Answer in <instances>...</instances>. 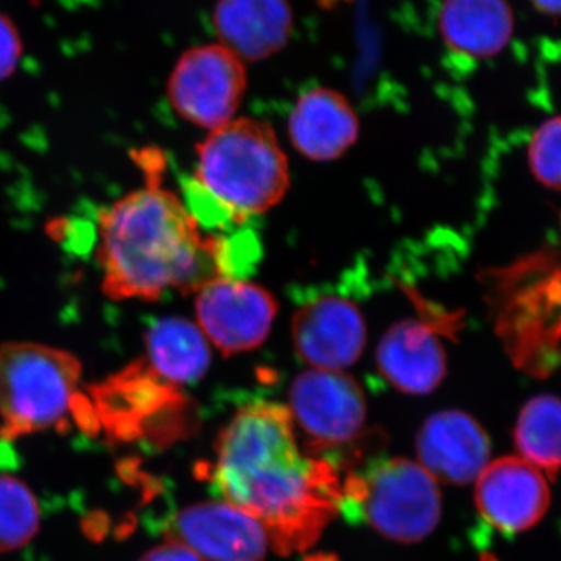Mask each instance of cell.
<instances>
[{"label":"cell","mask_w":561,"mask_h":561,"mask_svg":"<svg viewBox=\"0 0 561 561\" xmlns=\"http://www.w3.org/2000/svg\"><path fill=\"white\" fill-rule=\"evenodd\" d=\"M210 482L261 523L283 556L311 548L341 508L337 467L301 451L279 402L254 401L234 413L217 440Z\"/></svg>","instance_id":"1"},{"label":"cell","mask_w":561,"mask_h":561,"mask_svg":"<svg viewBox=\"0 0 561 561\" xmlns=\"http://www.w3.org/2000/svg\"><path fill=\"white\" fill-rule=\"evenodd\" d=\"M102 290L114 301L160 300L225 276L224 241L205 230L153 176L99 214Z\"/></svg>","instance_id":"2"},{"label":"cell","mask_w":561,"mask_h":561,"mask_svg":"<svg viewBox=\"0 0 561 561\" xmlns=\"http://www.w3.org/2000/svg\"><path fill=\"white\" fill-rule=\"evenodd\" d=\"M194 180L241 224L283 201L289 162L267 122L241 117L209 131L197 147Z\"/></svg>","instance_id":"3"},{"label":"cell","mask_w":561,"mask_h":561,"mask_svg":"<svg viewBox=\"0 0 561 561\" xmlns=\"http://www.w3.org/2000/svg\"><path fill=\"white\" fill-rule=\"evenodd\" d=\"M81 362L70 351L35 342L0 346V437L16 440L61 426L79 411Z\"/></svg>","instance_id":"4"},{"label":"cell","mask_w":561,"mask_h":561,"mask_svg":"<svg viewBox=\"0 0 561 561\" xmlns=\"http://www.w3.org/2000/svg\"><path fill=\"white\" fill-rule=\"evenodd\" d=\"M342 512H353L382 537L416 542L440 523L437 481L416 461L394 457L375 460L342 483Z\"/></svg>","instance_id":"5"},{"label":"cell","mask_w":561,"mask_h":561,"mask_svg":"<svg viewBox=\"0 0 561 561\" xmlns=\"http://www.w3.org/2000/svg\"><path fill=\"white\" fill-rule=\"evenodd\" d=\"M245 91L243 61L220 43L184 51L168 81L175 113L208 131L236 119Z\"/></svg>","instance_id":"6"},{"label":"cell","mask_w":561,"mask_h":561,"mask_svg":"<svg viewBox=\"0 0 561 561\" xmlns=\"http://www.w3.org/2000/svg\"><path fill=\"white\" fill-rule=\"evenodd\" d=\"M287 409L313 457L356 440L367 420L364 390L343 371L301 373L291 382Z\"/></svg>","instance_id":"7"},{"label":"cell","mask_w":561,"mask_h":561,"mask_svg":"<svg viewBox=\"0 0 561 561\" xmlns=\"http://www.w3.org/2000/svg\"><path fill=\"white\" fill-rule=\"evenodd\" d=\"M278 311L271 291L230 276L209 280L195 298V323L225 356L260 348L271 335Z\"/></svg>","instance_id":"8"},{"label":"cell","mask_w":561,"mask_h":561,"mask_svg":"<svg viewBox=\"0 0 561 561\" xmlns=\"http://www.w3.org/2000/svg\"><path fill=\"white\" fill-rule=\"evenodd\" d=\"M165 540L179 542L202 561H264L267 531L249 513L228 502H201L172 516Z\"/></svg>","instance_id":"9"},{"label":"cell","mask_w":561,"mask_h":561,"mask_svg":"<svg viewBox=\"0 0 561 561\" xmlns=\"http://www.w3.org/2000/svg\"><path fill=\"white\" fill-rule=\"evenodd\" d=\"M295 351L313 370L342 371L367 346V323L353 301L321 297L302 305L291 319Z\"/></svg>","instance_id":"10"},{"label":"cell","mask_w":561,"mask_h":561,"mask_svg":"<svg viewBox=\"0 0 561 561\" xmlns=\"http://www.w3.org/2000/svg\"><path fill=\"white\" fill-rule=\"evenodd\" d=\"M549 504L548 476L519 456L490 461L476 481L479 513L504 534H519L537 526Z\"/></svg>","instance_id":"11"},{"label":"cell","mask_w":561,"mask_h":561,"mask_svg":"<svg viewBox=\"0 0 561 561\" xmlns=\"http://www.w3.org/2000/svg\"><path fill=\"white\" fill-rule=\"evenodd\" d=\"M416 454L435 481L468 485L490 463L491 443L481 423L467 412L443 411L424 421Z\"/></svg>","instance_id":"12"},{"label":"cell","mask_w":561,"mask_h":561,"mask_svg":"<svg viewBox=\"0 0 561 561\" xmlns=\"http://www.w3.org/2000/svg\"><path fill=\"white\" fill-rule=\"evenodd\" d=\"M287 128L291 146L302 157L330 162L356 144L360 122L345 95L330 88H316L295 103Z\"/></svg>","instance_id":"13"},{"label":"cell","mask_w":561,"mask_h":561,"mask_svg":"<svg viewBox=\"0 0 561 561\" xmlns=\"http://www.w3.org/2000/svg\"><path fill=\"white\" fill-rule=\"evenodd\" d=\"M376 365L386 381L408 394H427L448 373L437 332L419 320H402L387 330L376 350Z\"/></svg>","instance_id":"14"},{"label":"cell","mask_w":561,"mask_h":561,"mask_svg":"<svg viewBox=\"0 0 561 561\" xmlns=\"http://www.w3.org/2000/svg\"><path fill=\"white\" fill-rule=\"evenodd\" d=\"M213 25L220 44L243 62H256L284 49L294 31V11L287 0H219Z\"/></svg>","instance_id":"15"},{"label":"cell","mask_w":561,"mask_h":561,"mask_svg":"<svg viewBox=\"0 0 561 561\" xmlns=\"http://www.w3.org/2000/svg\"><path fill=\"white\" fill-rule=\"evenodd\" d=\"M438 27L449 49L490 58L507 46L515 22L507 0H443Z\"/></svg>","instance_id":"16"},{"label":"cell","mask_w":561,"mask_h":561,"mask_svg":"<svg viewBox=\"0 0 561 561\" xmlns=\"http://www.w3.org/2000/svg\"><path fill=\"white\" fill-rule=\"evenodd\" d=\"M147 364L172 386L201 381L209 370L210 343L194 321L165 317L146 334Z\"/></svg>","instance_id":"17"},{"label":"cell","mask_w":561,"mask_h":561,"mask_svg":"<svg viewBox=\"0 0 561 561\" xmlns=\"http://www.w3.org/2000/svg\"><path fill=\"white\" fill-rule=\"evenodd\" d=\"M513 440L522 459L556 478L561 471V400L540 394L527 401L516 420Z\"/></svg>","instance_id":"18"},{"label":"cell","mask_w":561,"mask_h":561,"mask_svg":"<svg viewBox=\"0 0 561 561\" xmlns=\"http://www.w3.org/2000/svg\"><path fill=\"white\" fill-rule=\"evenodd\" d=\"M41 512L33 491L20 479L0 476V553L18 551L36 537Z\"/></svg>","instance_id":"19"},{"label":"cell","mask_w":561,"mask_h":561,"mask_svg":"<svg viewBox=\"0 0 561 561\" xmlns=\"http://www.w3.org/2000/svg\"><path fill=\"white\" fill-rule=\"evenodd\" d=\"M529 164L546 187L561 192V116L545 122L529 147Z\"/></svg>","instance_id":"20"},{"label":"cell","mask_w":561,"mask_h":561,"mask_svg":"<svg viewBox=\"0 0 561 561\" xmlns=\"http://www.w3.org/2000/svg\"><path fill=\"white\" fill-rule=\"evenodd\" d=\"M24 55L20 28L9 14L0 11V83L16 72Z\"/></svg>","instance_id":"21"},{"label":"cell","mask_w":561,"mask_h":561,"mask_svg":"<svg viewBox=\"0 0 561 561\" xmlns=\"http://www.w3.org/2000/svg\"><path fill=\"white\" fill-rule=\"evenodd\" d=\"M139 561H202L190 549L179 542L165 540L164 545L144 553Z\"/></svg>","instance_id":"22"},{"label":"cell","mask_w":561,"mask_h":561,"mask_svg":"<svg viewBox=\"0 0 561 561\" xmlns=\"http://www.w3.org/2000/svg\"><path fill=\"white\" fill-rule=\"evenodd\" d=\"M530 2L541 13L561 16V0H530Z\"/></svg>","instance_id":"23"}]
</instances>
